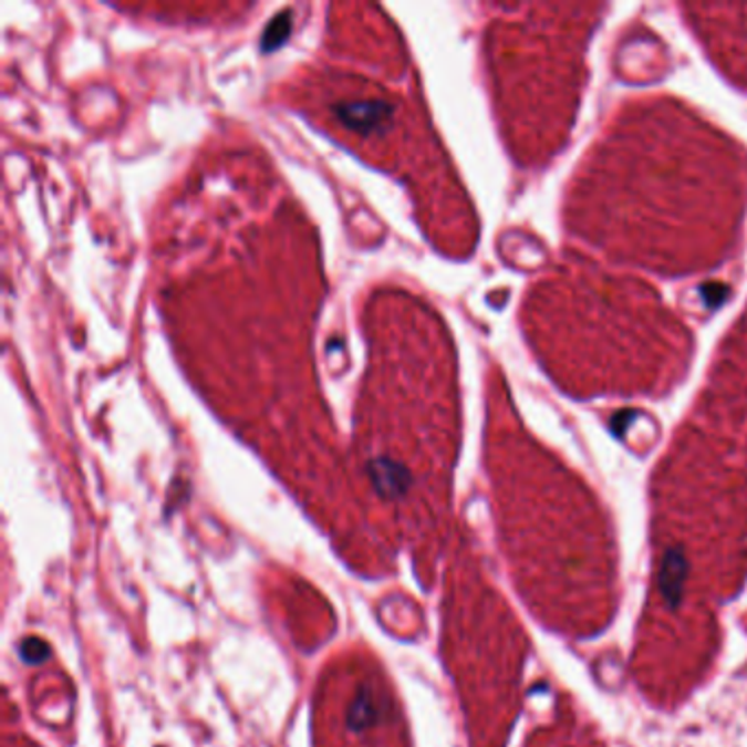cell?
I'll list each match as a JSON object with an SVG mask.
<instances>
[{
	"label": "cell",
	"instance_id": "6da1fadb",
	"mask_svg": "<svg viewBox=\"0 0 747 747\" xmlns=\"http://www.w3.org/2000/svg\"><path fill=\"white\" fill-rule=\"evenodd\" d=\"M333 114L344 127L362 136H371V134H382L386 129V125L393 121L395 107L382 100L342 102L333 106Z\"/></svg>",
	"mask_w": 747,
	"mask_h": 747
},
{
	"label": "cell",
	"instance_id": "7a4b0ae2",
	"mask_svg": "<svg viewBox=\"0 0 747 747\" xmlns=\"http://www.w3.org/2000/svg\"><path fill=\"white\" fill-rule=\"evenodd\" d=\"M292 33V13L290 11H283V13H277L266 31H263V40H261V49L263 53H272L277 51L281 44H286L288 35Z\"/></svg>",
	"mask_w": 747,
	"mask_h": 747
}]
</instances>
